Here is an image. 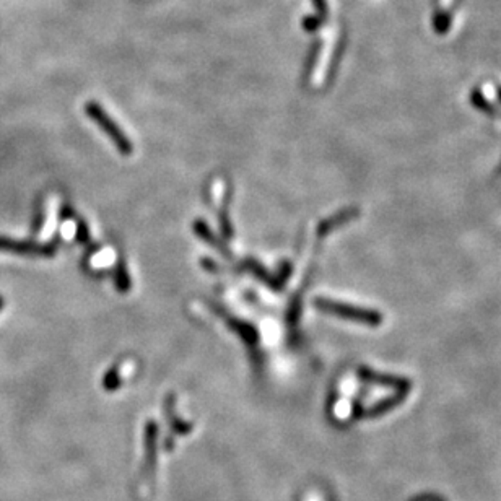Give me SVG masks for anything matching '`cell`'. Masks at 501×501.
Masks as SVG:
<instances>
[{
	"label": "cell",
	"instance_id": "2",
	"mask_svg": "<svg viewBox=\"0 0 501 501\" xmlns=\"http://www.w3.org/2000/svg\"><path fill=\"white\" fill-rule=\"evenodd\" d=\"M85 113H86V116H88L90 119H93V121L98 124L100 129H103V131L106 132V135L114 142L116 149L121 151L122 155H131L132 151H134V145H132V142L127 139L126 134H124L122 129L113 121V117L109 116V114L104 111V109L101 108L98 103H95V101L86 103Z\"/></svg>",
	"mask_w": 501,
	"mask_h": 501
},
{
	"label": "cell",
	"instance_id": "10",
	"mask_svg": "<svg viewBox=\"0 0 501 501\" xmlns=\"http://www.w3.org/2000/svg\"><path fill=\"white\" fill-rule=\"evenodd\" d=\"M233 325H234V328H238L236 330H238V332L243 334V337H245V340H249V342H254V340H256L254 329L249 328V325H246V324L238 323V321H236V323H233Z\"/></svg>",
	"mask_w": 501,
	"mask_h": 501
},
{
	"label": "cell",
	"instance_id": "13",
	"mask_svg": "<svg viewBox=\"0 0 501 501\" xmlns=\"http://www.w3.org/2000/svg\"><path fill=\"white\" fill-rule=\"evenodd\" d=\"M312 3H314L316 10L319 12V15L325 17V13H328V3H325V0H312Z\"/></svg>",
	"mask_w": 501,
	"mask_h": 501
},
{
	"label": "cell",
	"instance_id": "12",
	"mask_svg": "<svg viewBox=\"0 0 501 501\" xmlns=\"http://www.w3.org/2000/svg\"><path fill=\"white\" fill-rule=\"evenodd\" d=\"M321 23H323V20H321V17H306L305 20H303V26H305L306 31H310V33H312V31H316L321 26Z\"/></svg>",
	"mask_w": 501,
	"mask_h": 501
},
{
	"label": "cell",
	"instance_id": "5",
	"mask_svg": "<svg viewBox=\"0 0 501 501\" xmlns=\"http://www.w3.org/2000/svg\"><path fill=\"white\" fill-rule=\"evenodd\" d=\"M156 435H158V428L153 422H149L145 428V443H146V461H149L150 469L155 466V451H156Z\"/></svg>",
	"mask_w": 501,
	"mask_h": 501
},
{
	"label": "cell",
	"instance_id": "1",
	"mask_svg": "<svg viewBox=\"0 0 501 501\" xmlns=\"http://www.w3.org/2000/svg\"><path fill=\"white\" fill-rule=\"evenodd\" d=\"M314 305L318 310L329 312V314L337 316V318L355 321V323L368 324V325H379L383 323V314L373 310H365V308H357L343 303L328 300V298H316Z\"/></svg>",
	"mask_w": 501,
	"mask_h": 501
},
{
	"label": "cell",
	"instance_id": "4",
	"mask_svg": "<svg viewBox=\"0 0 501 501\" xmlns=\"http://www.w3.org/2000/svg\"><path fill=\"white\" fill-rule=\"evenodd\" d=\"M357 215H358L357 210H346V212L335 214L334 217H330L329 220H325V222L321 223V227L318 229V234H319V236H324L325 233H330L334 228L340 227V225H343L346 222H348V220L355 218Z\"/></svg>",
	"mask_w": 501,
	"mask_h": 501
},
{
	"label": "cell",
	"instance_id": "6",
	"mask_svg": "<svg viewBox=\"0 0 501 501\" xmlns=\"http://www.w3.org/2000/svg\"><path fill=\"white\" fill-rule=\"evenodd\" d=\"M194 229H196V233H199L207 243H210V245L217 247V249H220V252H227V247L222 246V243H220L218 240H215L214 233L210 231L209 227H207V225L202 222V220H199V222L194 223ZM227 254H228V252H227Z\"/></svg>",
	"mask_w": 501,
	"mask_h": 501
},
{
	"label": "cell",
	"instance_id": "3",
	"mask_svg": "<svg viewBox=\"0 0 501 501\" xmlns=\"http://www.w3.org/2000/svg\"><path fill=\"white\" fill-rule=\"evenodd\" d=\"M360 376L363 379L371 381V383H378L383 386H389V388H395V389H407L408 388V381L402 379V378H394V376H384V375H376L373 371L365 370L361 368L360 370Z\"/></svg>",
	"mask_w": 501,
	"mask_h": 501
},
{
	"label": "cell",
	"instance_id": "9",
	"mask_svg": "<svg viewBox=\"0 0 501 501\" xmlns=\"http://www.w3.org/2000/svg\"><path fill=\"white\" fill-rule=\"evenodd\" d=\"M249 264H251V269H252V272H254L256 275H259V278H262V280H265V282H267V283L270 285V287H278L277 280H275V278H270V275H269L267 272H265V270H264V269H262V267H261V265H259V264H257V262H254V261H251V262H249Z\"/></svg>",
	"mask_w": 501,
	"mask_h": 501
},
{
	"label": "cell",
	"instance_id": "11",
	"mask_svg": "<svg viewBox=\"0 0 501 501\" xmlns=\"http://www.w3.org/2000/svg\"><path fill=\"white\" fill-rule=\"evenodd\" d=\"M104 388L109 390H114L119 386V376H117V370H111L109 373L104 376Z\"/></svg>",
	"mask_w": 501,
	"mask_h": 501
},
{
	"label": "cell",
	"instance_id": "7",
	"mask_svg": "<svg viewBox=\"0 0 501 501\" xmlns=\"http://www.w3.org/2000/svg\"><path fill=\"white\" fill-rule=\"evenodd\" d=\"M404 399V393H399L397 395H394V397H389L386 399V401L376 404V406L371 408L370 412L366 413L368 417H375V415H381V413H384L386 410H389V408H393L394 406H397L399 402H401Z\"/></svg>",
	"mask_w": 501,
	"mask_h": 501
},
{
	"label": "cell",
	"instance_id": "8",
	"mask_svg": "<svg viewBox=\"0 0 501 501\" xmlns=\"http://www.w3.org/2000/svg\"><path fill=\"white\" fill-rule=\"evenodd\" d=\"M116 283H117V288L121 290V292H127V290L131 288V278H129V275H127L126 269H124L122 264L119 265V269H117Z\"/></svg>",
	"mask_w": 501,
	"mask_h": 501
}]
</instances>
